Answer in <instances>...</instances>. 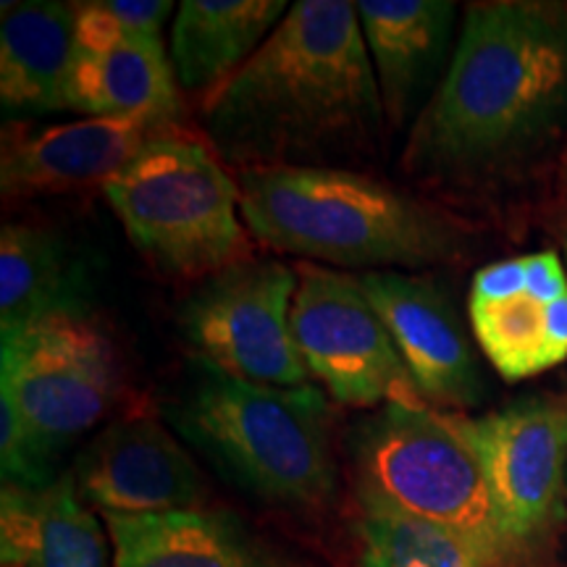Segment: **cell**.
Wrapping results in <instances>:
<instances>
[{
  "label": "cell",
  "instance_id": "obj_1",
  "mask_svg": "<svg viewBox=\"0 0 567 567\" xmlns=\"http://www.w3.org/2000/svg\"><path fill=\"white\" fill-rule=\"evenodd\" d=\"M384 101L347 0H297L258 53L203 105L213 151L239 172L318 166L363 151Z\"/></svg>",
  "mask_w": 567,
  "mask_h": 567
},
{
  "label": "cell",
  "instance_id": "obj_2",
  "mask_svg": "<svg viewBox=\"0 0 567 567\" xmlns=\"http://www.w3.org/2000/svg\"><path fill=\"white\" fill-rule=\"evenodd\" d=\"M565 124L567 6L476 3L402 163L434 182L473 179L542 151Z\"/></svg>",
  "mask_w": 567,
  "mask_h": 567
},
{
  "label": "cell",
  "instance_id": "obj_3",
  "mask_svg": "<svg viewBox=\"0 0 567 567\" xmlns=\"http://www.w3.org/2000/svg\"><path fill=\"white\" fill-rule=\"evenodd\" d=\"M237 182L255 239L316 266L415 271L452 264L471 247L450 213L352 168H247Z\"/></svg>",
  "mask_w": 567,
  "mask_h": 567
},
{
  "label": "cell",
  "instance_id": "obj_4",
  "mask_svg": "<svg viewBox=\"0 0 567 567\" xmlns=\"http://www.w3.org/2000/svg\"><path fill=\"white\" fill-rule=\"evenodd\" d=\"M168 417L184 442L255 499L295 513L334 502L331 413L318 386L255 384L197 354Z\"/></svg>",
  "mask_w": 567,
  "mask_h": 567
},
{
  "label": "cell",
  "instance_id": "obj_5",
  "mask_svg": "<svg viewBox=\"0 0 567 567\" xmlns=\"http://www.w3.org/2000/svg\"><path fill=\"white\" fill-rule=\"evenodd\" d=\"M116 392L111 342L74 310L6 334L0 347L3 486H51L61 452L109 413Z\"/></svg>",
  "mask_w": 567,
  "mask_h": 567
},
{
  "label": "cell",
  "instance_id": "obj_6",
  "mask_svg": "<svg viewBox=\"0 0 567 567\" xmlns=\"http://www.w3.org/2000/svg\"><path fill=\"white\" fill-rule=\"evenodd\" d=\"M132 245L174 279H208L245 258L239 182L193 134L168 130L103 184Z\"/></svg>",
  "mask_w": 567,
  "mask_h": 567
},
{
  "label": "cell",
  "instance_id": "obj_7",
  "mask_svg": "<svg viewBox=\"0 0 567 567\" xmlns=\"http://www.w3.org/2000/svg\"><path fill=\"white\" fill-rule=\"evenodd\" d=\"M354 488L439 526L455 528L505 555L517 567L496 520L492 496L471 444L452 415L431 405H386L350 436Z\"/></svg>",
  "mask_w": 567,
  "mask_h": 567
},
{
  "label": "cell",
  "instance_id": "obj_8",
  "mask_svg": "<svg viewBox=\"0 0 567 567\" xmlns=\"http://www.w3.org/2000/svg\"><path fill=\"white\" fill-rule=\"evenodd\" d=\"M292 334L308 373L339 405H429L358 276L297 266Z\"/></svg>",
  "mask_w": 567,
  "mask_h": 567
},
{
  "label": "cell",
  "instance_id": "obj_9",
  "mask_svg": "<svg viewBox=\"0 0 567 567\" xmlns=\"http://www.w3.org/2000/svg\"><path fill=\"white\" fill-rule=\"evenodd\" d=\"M450 415L476 452L507 547L526 563L567 507V400L526 396L496 413Z\"/></svg>",
  "mask_w": 567,
  "mask_h": 567
},
{
  "label": "cell",
  "instance_id": "obj_10",
  "mask_svg": "<svg viewBox=\"0 0 567 567\" xmlns=\"http://www.w3.org/2000/svg\"><path fill=\"white\" fill-rule=\"evenodd\" d=\"M297 268L243 258L200 281L179 310V329L200 358L266 386H305L310 373L292 334Z\"/></svg>",
  "mask_w": 567,
  "mask_h": 567
},
{
  "label": "cell",
  "instance_id": "obj_11",
  "mask_svg": "<svg viewBox=\"0 0 567 567\" xmlns=\"http://www.w3.org/2000/svg\"><path fill=\"white\" fill-rule=\"evenodd\" d=\"M473 334L505 381H526L567 360V268L555 250L476 271L467 292Z\"/></svg>",
  "mask_w": 567,
  "mask_h": 567
},
{
  "label": "cell",
  "instance_id": "obj_12",
  "mask_svg": "<svg viewBox=\"0 0 567 567\" xmlns=\"http://www.w3.org/2000/svg\"><path fill=\"white\" fill-rule=\"evenodd\" d=\"M74 484L101 515H163L208 507L200 467L158 417L137 413L97 434L74 465Z\"/></svg>",
  "mask_w": 567,
  "mask_h": 567
},
{
  "label": "cell",
  "instance_id": "obj_13",
  "mask_svg": "<svg viewBox=\"0 0 567 567\" xmlns=\"http://www.w3.org/2000/svg\"><path fill=\"white\" fill-rule=\"evenodd\" d=\"M358 281L386 323L423 400L444 413L476 408L486 394L484 373L439 281L405 271H365Z\"/></svg>",
  "mask_w": 567,
  "mask_h": 567
},
{
  "label": "cell",
  "instance_id": "obj_14",
  "mask_svg": "<svg viewBox=\"0 0 567 567\" xmlns=\"http://www.w3.org/2000/svg\"><path fill=\"white\" fill-rule=\"evenodd\" d=\"M176 124L147 118H80L9 140L0 161L6 197L51 195L103 184L137 158L142 147Z\"/></svg>",
  "mask_w": 567,
  "mask_h": 567
},
{
  "label": "cell",
  "instance_id": "obj_15",
  "mask_svg": "<svg viewBox=\"0 0 567 567\" xmlns=\"http://www.w3.org/2000/svg\"><path fill=\"white\" fill-rule=\"evenodd\" d=\"M113 567H318L268 542L229 509L103 515Z\"/></svg>",
  "mask_w": 567,
  "mask_h": 567
},
{
  "label": "cell",
  "instance_id": "obj_16",
  "mask_svg": "<svg viewBox=\"0 0 567 567\" xmlns=\"http://www.w3.org/2000/svg\"><path fill=\"white\" fill-rule=\"evenodd\" d=\"M354 9L379 80L386 122L405 126L442 69L455 21V3L360 0Z\"/></svg>",
  "mask_w": 567,
  "mask_h": 567
},
{
  "label": "cell",
  "instance_id": "obj_17",
  "mask_svg": "<svg viewBox=\"0 0 567 567\" xmlns=\"http://www.w3.org/2000/svg\"><path fill=\"white\" fill-rule=\"evenodd\" d=\"M3 567H111L109 542L74 476L45 488L3 486Z\"/></svg>",
  "mask_w": 567,
  "mask_h": 567
},
{
  "label": "cell",
  "instance_id": "obj_18",
  "mask_svg": "<svg viewBox=\"0 0 567 567\" xmlns=\"http://www.w3.org/2000/svg\"><path fill=\"white\" fill-rule=\"evenodd\" d=\"M76 61V6L27 0L6 3L0 21V101L6 111H69Z\"/></svg>",
  "mask_w": 567,
  "mask_h": 567
},
{
  "label": "cell",
  "instance_id": "obj_19",
  "mask_svg": "<svg viewBox=\"0 0 567 567\" xmlns=\"http://www.w3.org/2000/svg\"><path fill=\"white\" fill-rule=\"evenodd\" d=\"M66 109L84 118L179 122V82L163 40L132 38L101 53L76 51Z\"/></svg>",
  "mask_w": 567,
  "mask_h": 567
},
{
  "label": "cell",
  "instance_id": "obj_20",
  "mask_svg": "<svg viewBox=\"0 0 567 567\" xmlns=\"http://www.w3.org/2000/svg\"><path fill=\"white\" fill-rule=\"evenodd\" d=\"M287 11L284 0H184L168 53L179 87L208 101L258 53Z\"/></svg>",
  "mask_w": 567,
  "mask_h": 567
},
{
  "label": "cell",
  "instance_id": "obj_21",
  "mask_svg": "<svg viewBox=\"0 0 567 567\" xmlns=\"http://www.w3.org/2000/svg\"><path fill=\"white\" fill-rule=\"evenodd\" d=\"M358 567H513L499 551L358 488Z\"/></svg>",
  "mask_w": 567,
  "mask_h": 567
},
{
  "label": "cell",
  "instance_id": "obj_22",
  "mask_svg": "<svg viewBox=\"0 0 567 567\" xmlns=\"http://www.w3.org/2000/svg\"><path fill=\"white\" fill-rule=\"evenodd\" d=\"M66 258L51 231L6 224L0 231V334L74 310Z\"/></svg>",
  "mask_w": 567,
  "mask_h": 567
},
{
  "label": "cell",
  "instance_id": "obj_23",
  "mask_svg": "<svg viewBox=\"0 0 567 567\" xmlns=\"http://www.w3.org/2000/svg\"><path fill=\"white\" fill-rule=\"evenodd\" d=\"M559 245H563V252H565V268H567V216L563 218V224H559Z\"/></svg>",
  "mask_w": 567,
  "mask_h": 567
},
{
  "label": "cell",
  "instance_id": "obj_24",
  "mask_svg": "<svg viewBox=\"0 0 567 567\" xmlns=\"http://www.w3.org/2000/svg\"><path fill=\"white\" fill-rule=\"evenodd\" d=\"M563 184H565V189H567V151H565V161H563Z\"/></svg>",
  "mask_w": 567,
  "mask_h": 567
},
{
  "label": "cell",
  "instance_id": "obj_25",
  "mask_svg": "<svg viewBox=\"0 0 567 567\" xmlns=\"http://www.w3.org/2000/svg\"><path fill=\"white\" fill-rule=\"evenodd\" d=\"M565 502H567V492H565Z\"/></svg>",
  "mask_w": 567,
  "mask_h": 567
}]
</instances>
